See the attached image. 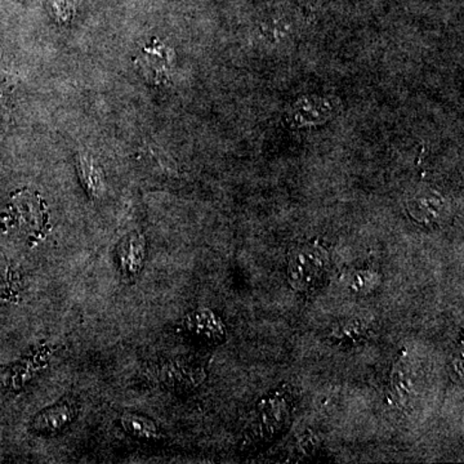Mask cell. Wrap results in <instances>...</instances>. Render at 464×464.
I'll return each mask as SVG.
<instances>
[{
    "label": "cell",
    "mask_w": 464,
    "mask_h": 464,
    "mask_svg": "<svg viewBox=\"0 0 464 464\" xmlns=\"http://www.w3.org/2000/svg\"><path fill=\"white\" fill-rule=\"evenodd\" d=\"M329 257L319 244H302L289 256L288 279L298 292H314L325 282Z\"/></svg>",
    "instance_id": "cell-1"
},
{
    "label": "cell",
    "mask_w": 464,
    "mask_h": 464,
    "mask_svg": "<svg viewBox=\"0 0 464 464\" xmlns=\"http://www.w3.org/2000/svg\"><path fill=\"white\" fill-rule=\"evenodd\" d=\"M8 209L5 221L9 227L30 239L41 237L47 225V213L41 197L27 190L18 192L12 198Z\"/></svg>",
    "instance_id": "cell-2"
},
{
    "label": "cell",
    "mask_w": 464,
    "mask_h": 464,
    "mask_svg": "<svg viewBox=\"0 0 464 464\" xmlns=\"http://www.w3.org/2000/svg\"><path fill=\"white\" fill-rule=\"evenodd\" d=\"M335 111V101L323 97H304L290 109L288 119L292 125H313L324 123Z\"/></svg>",
    "instance_id": "cell-3"
},
{
    "label": "cell",
    "mask_w": 464,
    "mask_h": 464,
    "mask_svg": "<svg viewBox=\"0 0 464 464\" xmlns=\"http://www.w3.org/2000/svg\"><path fill=\"white\" fill-rule=\"evenodd\" d=\"M413 368L408 355L400 357L399 362L393 366L391 374L390 395L393 401L401 408L411 404L413 399L414 382Z\"/></svg>",
    "instance_id": "cell-4"
},
{
    "label": "cell",
    "mask_w": 464,
    "mask_h": 464,
    "mask_svg": "<svg viewBox=\"0 0 464 464\" xmlns=\"http://www.w3.org/2000/svg\"><path fill=\"white\" fill-rule=\"evenodd\" d=\"M444 210V200L438 192L423 191L409 201V212L415 221L430 226L438 224Z\"/></svg>",
    "instance_id": "cell-5"
},
{
    "label": "cell",
    "mask_w": 464,
    "mask_h": 464,
    "mask_svg": "<svg viewBox=\"0 0 464 464\" xmlns=\"http://www.w3.org/2000/svg\"><path fill=\"white\" fill-rule=\"evenodd\" d=\"M140 63H142L143 72L146 75L151 76L155 81H160L168 72L169 57L163 52L161 45H151L143 51Z\"/></svg>",
    "instance_id": "cell-6"
},
{
    "label": "cell",
    "mask_w": 464,
    "mask_h": 464,
    "mask_svg": "<svg viewBox=\"0 0 464 464\" xmlns=\"http://www.w3.org/2000/svg\"><path fill=\"white\" fill-rule=\"evenodd\" d=\"M72 413L69 406L58 405L56 408L48 409L38 415L34 427L43 432L54 431V430L66 426L72 420Z\"/></svg>",
    "instance_id": "cell-7"
},
{
    "label": "cell",
    "mask_w": 464,
    "mask_h": 464,
    "mask_svg": "<svg viewBox=\"0 0 464 464\" xmlns=\"http://www.w3.org/2000/svg\"><path fill=\"white\" fill-rule=\"evenodd\" d=\"M286 409L279 400H270L261 408V430L267 433L279 431L285 423Z\"/></svg>",
    "instance_id": "cell-8"
},
{
    "label": "cell",
    "mask_w": 464,
    "mask_h": 464,
    "mask_svg": "<svg viewBox=\"0 0 464 464\" xmlns=\"http://www.w3.org/2000/svg\"><path fill=\"white\" fill-rule=\"evenodd\" d=\"M79 169H81L82 179H83L85 188L92 197H99L102 192V181L99 170L91 163L90 159L82 158L79 161Z\"/></svg>",
    "instance_id": "cell-9"
},
{
    "label": "cell",
    "mask_w": 464,
    "mask_h": 464,
    "mask_svg": "<svg viewBox=\"0 0 464 464\" xmlns=\"http://www.w3.org/2000/svg\"><path fill=\"white\" fill-rule=\"evenodd\" d=\"M123 424L128 431L132 432L134 436L139 438H157V429L151 420L140 415L125 414L123 417Z\"/></svg>",
    "instance_id": "cell-10"
},
{
    "label": "cell",
    "mask_w": 464,
    "mask_h": 464,
    "mask_svg": "<svg viewBox=\"0 0 464 464\" xmlns=\"http://www.w3.org/2000/svg\"><path fill=\"white\" fill-rule=\"evenodd\" d=\"M368 333V326L365 323L359 322V320H353V322H348L341 324L337 328H334L333 335L337 338L340 342L347 341H357L360 338L364 337Z\"/></svg>",
    "instance_id": "cell-11"
},
{
    "label": "cell",
    "mask_w": 464,
    "mask_h": 464,
    "mask_svg": "<svg viewBox=\"0 0 464 464\" xmlns=\"http://www.w3.org/2000/svg\"><path fill=\"white\" fill-rule=\"evenodd\" d=\"M378 285V275L372 271H357L351 280V289L357 295H366Z\"/></svg>",
    "instance_id": "cell-12"
},
{
    "label": "cell",
    "mask_w": 464,
    "mask_h": 464,
    "mask_svg": "<svg viewBox=\"0 0 464 464\" xmlns=\"http://www.w3.org/2000/svg\"><path fill=\"white\" fill-rule=\"evenodd\" d=\"M463 348L460 347L459 353H457L456 355L451 359L450 366H449V373H450V377L453 378L457 383H462L463 381Z\"/></svg>",
    "instance_id": "cell-13"
}]
</instances>
